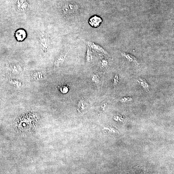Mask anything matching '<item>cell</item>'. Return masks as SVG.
I'll return each mask as SVG.
<instances>
[{"label":"cell","mask_w":174,"mask_h":174,"mask_svg":"<svg viewBox=\"0 0 174 174\" xmlns=\"http://www.w3.org/2000/svg\"><path fill=\"white\" fill-rule=\"evenodd\" d=\"M63 10L64 13L66 16H70L79 12V8L76 3L70 2L64 6Z\"/></svg>","instance_id":"cell-1"},{"label":"cell","mask_w":174,"mask_h":174,"mask_svg":"<svg viewBox=\"0 0 174 174\" xmlns=\"http://www.w3.org/2000/svg\"><path fill=\"white\" fill-rule=\"evenodd\" d=\"M136 82L146 92H149L150 90V86L145 79L143 78H139L136 79Z\"/></svg>","instance_id":"cell-2"},{"label":"cell","mask_w":174,"mask_h":174,"mask_svg":"<svg viewBox=\"0 0 174 174\" xmlns=\"http://www.w3.org/2000/svg\"><path fill=\"white\" fill-rule=\"evenodd\" d=\"M89 104L87 100L83 99L80 100L78 102V110L80 113H84L88 109Z\"/></svg>","instance_id":"cell-3"},{"label":"cell","mask_w":174,"mask_h":174,"mask_svg":"<svg viewBox=\"0 0 174 174\" xmlns=\"http://www.w3.org/2000/svg\"><path fill=\"white\" fill-rule=\"evenodd\" d=\"M87 43L89 47L92 48L93 50L97 52L106 54H107V51L99 45L91 42H88Z\"/></svg>","instance_id":"cell-4"},{"label":"cell","mask_w":174,"mask_h":174,"mask_svg":"<svg viewBox=\"0 0 174 174\" xmlns=\"http://www.w3.org/2000/svg\"><path fill=\"white\" fill-rule=\"evenodd\" d=\"M122 55L127 59L129 62L131 63L134 64L136 66L139 65L138 63L137 60L136 58L133 55H131L130 54L126 53H122Z\"/></svg>","instance_id":"cell-5"},{"label":"cell","mask_w":174,"mask_h":174,"mask_svg":"<svg viewBox=\"0 0 174 174\" xmlns=\"http://www.w3.org/2000/svg\"><path fill=\"white\" fill-rule=\"evenodd\" d=\"M87 54L86 57V62L87 64H90L93 60V56L90 47L87 46Z\"/></svg>","instance_id":"cell-6"},{"label":"cell","mask_w":174,"mask_h":174,"mask_svg":"<svg viewBox=\"0 0 174 174\" xmlns=\"http://www.w3.org/2000/svg\"><path fill=\"white\" fill-rule=\"evenodd\" d=\"M26 33L23 30H18L16 33V37L18 41H22L26 38Z\"/></svg>","instance_id":"cell-7"},{"label":"cell","mask_w":174,"mask_h":174,"mask_svg":"<svg viewBox=\"0 0 174 174\" xmlns=\"http://www.w3.org/2000/svg\"><path fill=\"white\" fill-rule=\"evenodd\" d=\"M66 56H67L66 54H63L60 55L55 61L54 63L55 65L56 66H59L61 65L64 62Z\"/></svg>","instance_id":"cell-8"},{"label":"cell","mask_w":174,"mask_h":174,"mask_svg":"<svg viewBox=\"0 0 174 174\" xmlns=\"http://www.w3.org/2000/svg\"><path fill=\"white\" fill-rule=\"evenodd\" d=\"M91 80L93 83L98 84L100 82V77L97 74L93 73L91 76Z\"/></svg>","instance_id":"cell-9"},{"label":"cell","mask_w":174,"mask_h":174,"mask_svg":"<svg viewBox=\"0 0 174 174\" xmlns=\"http://www.w3.org/2000/svg\"><path fill=\"white\" fill-rule=\"evenodd\" d=\"M133 100L132 98L131 97H125L120 99V101L122 103H125V102H129Z\"/></svg>","instance_id":"cell-10"},{"label":"cell","mask_w":174,"mask_h":174,"mask_svg":"<svg viewBox=\"0 0 174 174\" xmlns=\"http://www.w3.org/2000/svg\"><path fill=\"white\" fill-rule=\"evenodd\" d=\"M119 75H115L114 77L113 80V84L114 85L116 86L119 83Z\"/></svg>","instance_id":"cell-11"},{"label":"cell","mask_w":174,"mask_h":174,"mask_svg":"<svg viewBox=\"0 0 174 174\" xmlns=\"http://www.w3.org/2000/svg\"><path fill=\"white\" fill-rule=\"evenodd\" d=\"M60 90L61 92L63 94H65L68 92L69 89L66 86H63L61 87Z\"/></svg>","instance_id":"cell-12"},{"label":"cell","mask_w":174,"mask_h":174,"mask_svg":"<svg viewBox=\"0 0 174 174\" xmlns=\"http://www.w3.org/2000/svg\"><path fill=\"white\" fill-rule=\"evenodd\" d=\"M108 62L106 60L103 59L101 61L100 65L101 66L103 67H105L107 66Z\"/></svg>","instance_id":"cell-13"}]
</instances>
